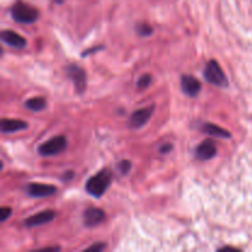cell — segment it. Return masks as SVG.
Segmentation results:
<instances>
[{
    "mask_svg": "<svg viewBox=\"0 0 252 252\" xmlns=\"http://www.w3.org/2000/svg\"><path fill=\"white\" fill-rule=\"evenodd\" d=\"M111 181H112V172L107 169L101 170L100 172H97V174L94 175L93 177L88 180L85 189L90 196L95 197V198H100L107 191Z\"/></svg>",
    "mask_w": 252,
    "mask_h": 252,
    "instance_id": "1",
    "label": "cell"
},
{
    "mask_svg": "<svg viewBox=\"0 0 252 252\" xmlns=\"http://www.w3.org/2000/svg\"><path fill=\"white\" fill-rule=\"evenodd\" d=\"M10 12H11V16L15 21L24 25L33 24V22H36L39 17V12L36 7L25 4V2L21 1L16 2V4L11 7Z\"/></svg>",
    "mask_w": 252,
    "mask_h": 252,
    "instance_id": "2",
    "label": "cell"
},
{
    "mask_svg": "<svg viewBox=\"0 0 252 252\" xmlns=\"http://www.w3.org/2000/svg\"><path fill=\"white\" fill-rule=\"evenodd\" d=\"M204 78L209 84L216 86H220V88H226L228 86V79H226L225 74H224L223 69L219 65L217 61L208 62L204 69Z\"/></svg>",
    "mask_w": 252,
    "mask_h": 252,
    "instance_id": "3",
    "label": "cell"
},
{
    "mask_svg": "<svg viewBox=\"0 0 252 252\" xmlns=\"http://www.w3.org/2000/svg\"><path fill=\"white\" fill-rule=\"evenodd\" d=\"M66 138L64 135H57L52 139L47 140L43 144L39 145L38 154L42 157H53V155H58L63 153L66 149Z\"/></svg>",
    "mask_w": 252,
    "mask_h": 252,
    "instance_id": "4",
    "label": "cell"
},
{
    "mask_svg": "<svg viewBox=\"0 0 252 252\" xmlns=\"http://www.w3.org/2000/svg\"><path fill=\"white\" fill-rule=\"evenodd\" d=\"M66 75L74 83L76 93L80 95L86 89V73L83 68H80L76 64H70L66 66Z\"/></svg>",
    "mask_w": 252,
    "mask_h": 252,
    "instance_id": "5",
    "label": "cell"
},
{
    "mask_svg": "<svg viewBox=\"0 0 252 252\" xmlns=\"http://www.w3.org/2000/svg\"><path fill=\"white\" fill-rule=\"evenodd\" d=\"M155 110V106L152 105V106H148V107H144V108H140V110L138 111H134V112L130 115V118H129V127L130 128H142L143 126L147 125L148 121L150 120V117H152L153 112H154Z\"/></svg>",
    "mask_w": 252,
    "mask_h": 252,
    "instance_id": "6",
    "label": "cell"
},
{
    "mask_svg": "<svg viewBox=\"0 0 252 252\" xmlns=\"http://www.w3.org/2000/svg\"><path fill=\"white\" fill-rule=\"evenodd\" d=\"M217 152H218V149H217L213 140L207 139L204 140V142H202L201 144L196 148L194 155H196L197 159L201 160V161H207V160L213 159L217 155Z\"/></svg>",
    "mask_w": 252,
    "mask_h": 252,
    "instance_id": "7",
    "label": "cell"
},
{
    "mask_svg": "<svg viewBox=\"0 0 252 252\" xmlns=\"http://www.w3.org/2000/svg\"><path fill=\"white\" fill-rule=\"evenodd\" d=\"M57 192V187L44 184H30L26 187V193L34 198H43V197L53 196Z\"/></svg>",
    "mask_w": 252,
    "mask_h": 252,
    "instance_id": "8",
    "label": "cell"
},
{
    "mask_svg": "<svg viewBox=\"0 0 252 252\" xmlns=\"http://www.w3.org/2000/svg\"><path fill=\"white\" fill-rule=\"evenodd\" d=\"M84 224L85 226L89 228H94V226H97L98 224L102 223L106 219L105 212L100 208H95V207H91V208L86 209L83 214Z\"/></svg>",
    "mask_w": 252,
    "mask_h": 252,
    "instance_id": "9",
    "label": "cell"
},
{
    "mask_svg": "<svg viewBox=\"0 0 252 252\" xmlns=\"http://www.w3.org/2000/svg\"><path fill=\"white\" fill-rule=\"evenodd\" d=\"M181 89L185 95L189 97H196L201 91L202 86L198 79L192 75H184L181 78Z\"/></svg>",
    "mask_w": 252,
    "mask_h": 252,
    "instance_id": "10",
    "label": "cell"
},
{
    "mask_svg": "<svg viewBox=\"0 0 252 252\" xmlns=\"http://www.w3.org/2000/svg\"><path fill=\"white\" fill-rule=\"evenodd\" d=\"M0 38H1V41L5 44L12 47V48H24L27 43V41L21 34H19L15 31H11V30H4V31H1Z\"/></svg>",
    "mask_w": 252,
    "mask_h": 252,
    "instance_id": "11",
    "label": "cell"
},
{
    "mask_svg": "<svg viewBox=\"0 0 252 252\" xmlns=\"http://www.w3.org/2000/svg\"><path fill=\"white\" fill-rule=\"evenodd\" d=\"M54 218H56V213L53 211L39 212V213L27 218L25 220V226H27V228H33V226L44 225L47 223H51Z\"/></svg>",
    "mask_w": 252,
    "mask_h": 252,
    "instance_id": "12",
    "label": "cell"
},
{
    "mask_svg": "<svg viewBox=\"0 0 252 252\" xmlns=\"http://www.w3.org/2000/svg\"><path fill=\"white\" fill-rule=\"evenodd\" d=\"M29 127V123L21 120H11V118H2L0 122V130L4 134L7 133H15L17 130L26 129Z\"/></svg>",
    "mask_w": 252,
    "mask_h": 252,
    "instance_id": "13",
    "label": "cell"
},
{
    "mask_svg": "<svg viewBox=\"0 0 252 252\" xmlns=\"http://www.w3.org/2000/svg\"><path fill=\"white\" fill-rule=\"evenodd\" d=\"M201 130L206 134L213 135V137H218V138H230L231 134L224 128L219 127V126L213 125V123H203L201 127Z\"/></svg>",
    "mask_w": 252,
    "mask_h": 252,
    "instance_id": "14",
    "label": "cell"
},
{
    "mask_svg": "<svg viewBox=\"0 0 252 252\" xmlns=\"http://www.w3.org/2000/svg\"><path fill=\"white\" fill-rule=\"evenodd\" d=\"M25 107L29 110L33 111V112H39V111L44 110L47 107V101L44 97L37 96V97H32L25 102Z\"/></svg>",
    "mask_w": 252,
    "mask_h": 252,
    "instance_id": "15",
    "label": "cell"
},
{
    "mask_svg": "<svg viewBox=\"0 0 252 252\" xmlns=\"http://www.w3.org/2000/svg\"><path fill=\"white\" fill-rule=\"evenodd\" d=\"M137 33L139 34L140 37L150 36V34L153 33V27L150 26L149 24H145V22H143V24L137 25Z\"/></svg>",
    "mask_w": 252,
    "mask_h": 252,
    "instance_id": "16",
    "label": "cell"
},
{
    "mask_svg": "<svg viewBox=\"0 0 252 252\" xmlns=\"http://www.w3.org/2000/svg\"><path fill=\"white\" fill-rule=\"evenodd\" d=\"M117 169L120 170V172L122 175L129 174L130 169H132V162H130L129 160H122V161L118 162Z\"/></svg>",
    "mask_w": 252,
    "mask_h": 252,
    "instance_id": "17",
    "label": "cell"
},
{
    "mask_svg": "<svg viewBox=\"0 0 252 252\" xmlns=\"http://www.w3.org/2000/svg\"><path fill=\"white\" fill-rule=\"evenodd\" d=\"M150 83H152V75H150V74H144V75L138 80L137 85L139 89H145L150 85Z\"/></svg>",
    "mask_w": 252,
    "mask_h": 252,
    "instance_id": "18",
    "label": "cell"
},
{
    "mask_svg": "<svg viewBox=\"0 0 252 252\" xmlns=\"http://www.w3.org/2000/svg\"><path fill=\"white\" fill-rule=\"evenodd\" d=\"M11 212L12 211L10 207H1L0 208V220H1V223L6 221L11 217Z\"/></svg>",
    "mask_w": 252,
    "mask_h": 252,
    "instance_id": "19",
    "label": "cell"
},
{
    "mask_svg": "<svg viewBox=\"0 0 252 252\" xmlns=\"http://www.w3.org/2000/svg\"><path fill=\"white\" fill-rule=\"evenodd\" d=\"M103 249H106V245L102 243H95L94 245L89 246L85 251H102Z\"/></svg>",
    "mask_w": 252,
    "mask_h": 252,
    "instance_id": "20",
    "label": "cell"
},
{
    "mask_svg": "<svg viewBox=\"0 0 252 252\" xmlns=\"http://www.w3.org/2000/svg\"><path fill=\"white\" fill-rule=\"evenodd\" d=\"M171 150H172V145L169 144V143H167V144H164L161 148H160V153H161V154H169Z\"/></svg>",
    "mask_w": 252,
    "mask_h": 252,
    "instance_id": "21",
    "label": "cell"
},
{
    "mask_svg": "<svg viewBox=\"0 0 252 252\" xmlns=\"http://www.w3.org/2000/svg\"><path fill=\"white\" fill-rule=\"evenodd\" d=\"M73 176H74V172L68 171V172H65V175H64L63 177H62V180H63L64 182H69L71 179H73Z\"/></svg>",
    "mask_w": 252,
    "mask_h": 252,
    "instance_id": "22",
    "label": "cell"
},
{
    "mask_svg": "<svg viewBox=\"0 0 252 252\" xmlns=\"http://www.w3.org/2000/svg\"><path fill=\"white\" fill-rule=\"evenodd\" d=\"M102 48V47H95V48H91V49H88V51H85L83 53V57H86L88 56V54H90V53H94V52H96V51H100V49Z\"/></svg>",
    "mask_w": 252,
    "mask_h": 252,
    "instance_id": "23",
    "label": "cell"
},
{
    "mask_svg": "<svg viewBox=\"0 0 252 252\" xmlns=\"http://www.w3.org/2000/svg\"><path fill=\"white\" fill-rule=\"evenodd\" d=\"M54 1H56L57 4H62V2H63V0H54Z\"/></svg>",
    "mask_w": 252,
    "mask_h": 252,
    "instance_id": "24",
    "label": "cell"
}]
</instances>
